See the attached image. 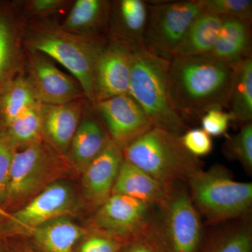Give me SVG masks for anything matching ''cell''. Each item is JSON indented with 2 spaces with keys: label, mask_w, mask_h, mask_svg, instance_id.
<instances>
[{
  "label": "cell",
  "mask_w": 252,
  "mask_h": 252,
  "mask_svg": "<svg viewBox=\"0 0 252 252\" xmlns=\"http://www.w3.org/2000/svg\"><path fill=\"white\" fill-rule=\"evenodd\" d=\"M234 71L212 56L170 59L169 91L179 115L187 122L212 108H228Z\"/></svg>",
  "instance_id": "6da1fadb"
},
{
  "label": "cell",
  "mask_w": 252,
  "mask_h": 252,
  "mask_svg": "<svg viewBox=\"0 0 252 252\" xmlns=\"http://www.w3.org/2000/svg\"><path fill=\"white\" fill-rule=\"evenodd\" d=\"M108 41L107 36L74 34L49 20L27 21L24 39L26 49L46 55L65 67L93 107L96 65Z\"/></svg>",
  "instance_id": "7a4b0ae2"
},
{
  "label": "cell",
  "mask_w": 252,
  "mask_h": 252,
  "mask_svg": "<svg viewBox=\"0 0 252 252\" xmlns=\"http://www.w3.org/2000/svg\"><path fill=\"white\" fill-rule=\"evenodd\" d=\"M131 48L133 55L128 94L142 107L154 127L183 135L188 126L170 98V61L153 54L144 45Z\"/></svg>",
  "instance_id": "3957f363"
},
{
  "label": "cell",
  "mask_w": 252,
  "mask_h": 252,
  "mask_svg": "<svg viewBox=\"0 0 252 252\" xmlns=\"http://www.w3.org/2000/svg\"><path fill=\"white\" fill-rule=\"evenodd\" d=\"M74 175L67 157L56 152L44 140L17 149L1 209L7 213L16 211L49 185Z\"/></svg>",
  "instance_id": "277c9868"
},
{
  "label": "cell",
  "mask_w": 252,
  "mask_h": 252,
  "mask_svg": "<svg viewBox=\"0 0 252 252\" xmlns=\"http://www.w3.org/2000/svg\"><path fill=\"white\" fill-rule=\"evenodd\" d=\"M124 158L165 187L187 182L201 169L198 158L182 145L180 136L153 127L122 149Z\"/></svg>",
  "instance_id": "5b68a950"
},
{
  "label": "cell",
  "mask_w": 252,
  "mask_h": 252,
  "mask_svg": "<svg viewBox=\"0 0 252 252\" xmlns=\"http://www.w3.org/2000/svg\"><path fill=\"white\" fill-rule=\"evenodd\" d=\"M187 182L194 206L210 223L245 217L251 210L252 184L233 180L223 167L200 169Z\"/></svg>",
  "instance_id": "8992f818"
},
{
  "label": "cell",
  "mask_w": 252,
  "mask_h": 252,
  "mask_svg": "<svg viewBox=\"0 0 252 252\" xmlns=\"http://www.w3.org/2000/svg\"><path fill=\"white\" fill-rule=\"evenodd\" d=\"M157 211L151 234L160 252H198L204 239L201 217L180 183L172 186Z\"/></svg>",
  "instance_id": "52a82bcc"
},
{
  "label": "cell",
  "mask_w": 252,
  "mask_h": 252,
  "mask_svg": "<svg viewBox=\"0 0 252 252\" xmlns=\"http://www.w3.org/2000/svg\"><path fill=\"white\" fill-rule=\"evenodd\" d=\"M84 210L80 195L67 180L54 182L16 211L0 220V246L11 238H27L50 220L75 217Z\"/></svg>",
  "instance_id": "ba28073f"
},
{
  "label": "cell",
  "mask_w": 252,
  "mask_h": 252,
  "mask_svg": "<svg viewBox=\"0 0 252 252\" xmlns=\"http://www.w3.org/2000/svg\"><path fill=\"white\" fill-rule=\"evenodd\" d=\"M203 12L197 0L159 1L149 5L144 46L170 61L189 28Z\"/></svg>",
  "instance_id": "9c48e42d"
},
{
  "label": "cell",
  "mask_w": 252,
  "mask_h": 252,
  "mask_svg": "<svg viewBox=\"0 0 252 252\" xmlns=\"http://www.w3.org/2000/svg\"><path fill=\"white\" fill-rule=\"evenodd\" d=\"M157 208L127 195L112 194L93 212L86 226L131 241L151 231Z\"/></svg>",
  "instance_id": "30bf717a"
},
{
  "label": "cell",
  "mask_w": 252,
  "mask_h": 252,
  "mask_svg": "<svg viewBox=\"0 0 252 252\" xmlns=\"http://www.w3.org/2000/svg\"><path fill=\"white\" fill-rule=\"evenodd\" d=\"M24 74L41 104H65L86 99L78 81L60 70L52 60L40 52L26 49Z\"/></svg>",
  "instance_id": "8fae6325"
},
{
  "label": "cell",
  "mask_w": 252,
  "mask_h": 252,
  "mask_svg": "<svg viewBox=\"0 0 252 252\" xmlns=\"http://www.w3.org/2000/svg\"><path fill=\"white\" fill-rule=\"evenodd\" d=\"M26 24L17 1L0 0V94L24 73Z\"/></svg>",
  "instance_id": "7c38bea8"
},
{
  "label": "cell",
  "mask_w": 252,
  "mask_h": 252,
  "mask_svg": "<svg viewBox=\"0 0 252 252\" xmlns=\"http://www.w3.org/2000/svg\"><path fill=\"white\" fill-rule=\"evenodd\" d=\"M111 139L124 149L154 126L142 107L128 94L94 104Z\"/></svg>",
  "instance_id": "4fadbf2b"
},
{
  "label": "cell",
  "mask_w": 252,
  "mask_h": 252,
  "mask_svg": "<svg viewBox=\"0 0 252 252\" xmlns=\"http://www.w3.org/2000/svg\"><path fill=\"white\" fill-rule=\"evenodd\" d=\"M123 160L122 149L111 140L82 172L79 193L84 210L93 213L111 196Z\"/></svg>",
  "instance_id": "5bb4252c"
},
{
  "label": "cell",
  "mask_w": 252,
  "mask_h": 252,
  "mask_svg": "<svg viewBox=\"0 0 252 252\" xmlns=\"http://www.w3.org/2000/svg\"><path fill=\"white\" fill-rule=\"evenodd\" d=\"M132 49L130 46L109 40L99 56L94 76V104L128 94Z\"/></svg>",
  "instance_id": "9a60e30c"
},
{
  "label": "cell",
  "mask_w": 252,
  "mask_h": 252,
  "mask_svg": "<svg viewBox=\"0 0 252 252\" xmlns=\"http://www.w3.org/2000/svg\"><path fill=\"white\" fill-rule=\"evenodd\" d=\"M85 100L78 99L60 104H41L44 140L62 155H67L80 124L85 111Z\"/></svg>",
  "instance_id": "2e32d148"
},
{
  "label": "cell",
  "mask_w": 252,
  "mask_h": 252,
  "mask_svg": "<svg viewBox=\"0 0 252 252\" xmlns=\"http://www.w3.org/2000/svg\"><path fill=\"white\" fill-rule=\"evenodd\" d=\"M149 4L142 0L111 1L107 27L108 40L130 46L144 45Z\"/></svg>",
  "instance_id": "e0dca14e"
},
{
  "label": "cell",
  "mask_w": 252,
  "mask_h": 252,
  "mask_svg": "<svg viewBox=\"0 0 252 252\" xmlns=\"http://www.w3.org/2000/svg\"><path fill=\"white\" fill-rule=\"evenodd\" d=\"M101 121L94 116L81 119L66 155L76 175L80 176L112 140Z\"/></svg>",
  "instance_id": "ac0fdd59"
},
{
  "label": "cell",
  "mask_w": 252,
  "mask_h": 252,
  "mask_svg": "<svg viewBox=\"0 0 252 252\" xmlns=\"http://www.w3.org/2000/svg\"><path fill=\"white\" fill-rule=\"evenodd\" d=\"M87 231L72 217H64L38 227L24 240L36 252H74Z\"/></svg>",
  "instance_id": "d6986e66"
},
{
  "label": "cell",
  "mask_w": 252,
  "mask_h": 252,
  "mask_svg": "<svg viewBox=\"0 0 252 252\" xmlns=\"http://www.w3.org/2000/svg\"><path fill=\"white\" fill-rule=\"evenodd\" d=\"M170 188L124 158L112 194L127 195L158 207L166 198Z\"/></svg>",
  "instance_id": "ffe728a7"
},
{
  "label": "cell",
  "mask_w": 252,
  "mask_h": 252,
  "mask_svg": "<svg viewBox=\"0 0 252 252\" xmlns=\"http://www.w3.org/2000/svg\"><path fill=\"white\" fill-rule=\"evenodd\" d=\"M252 22L223 18L220 34L210 56L235 67L252 57Z\"/></svg>",
  "instance_id": "44dd1931"
},
{
  "label": "cell",
  "mask_w": 252,
  "mask_h": 252,
  "mask_svg": "<svg viewBox=\"0 0 252 252\" xmlns=\"http://www.w3.org/2000/svg\"><path fill=\"white\" fill-rule=\"evenodd\" d=\"M110 4L105 0H77L60 26L81 35L107 36Z\"/></svg>",
  "instance_id": "7402d4cb"
},
{
  "label": "cell",
  "mask_w": 252,
  "mask_h": 252,
  "mask_svg": "<svg viewBox=\"0 0 252 252\" xmlns=\"http://www.w3.org/2000/svg\"><path fill=\"white\" fill-rule=\"evenodd\" d=\"M221 25V18L203 11L189 28L173 57L210 56L216 44Z\"/></svg>",
  "instance_id": "603a6c76"
},
{
  "label": "cell",
  "mask_w": 252,
  "mask_h": 252,
  "mask_svg": "<svg viewBox=\"0 0 252 252\" xmlns=\"http://www.w3.org/2000/svg\"><path fill=\"white\" fill-rule=\"evenodd\" d=\"M234 121L242 125L252 120V59L235 67L228 108Z\"/></svg>",
  "instance_id": "cb8c5ba5"
},
{
  "label": "cell",
  "mask_w": 252,
  "mask_h": 252,
  "mask_svg": "<svg viewBox=\"0 0 252 252\" xmlns=\"http://www.w3.org/2000/svg\"><path fill=\"white\" fill-rule=\"evenodd\" d=\"M38 102L24 73L18 76L0 94V128L9 126L18 116Z\"/></svg>",
  "instance_id": "d4e9b609"
},
{
  "label": "cell",
  "mask_w": 252,
  "mask_h": 252,
  "mask_svg": "<svg viewBox=\"0 0 252 252\" xmlns=\"http://www.w3.org/2000/svg\"><path fill=\"white\" fill-rule=\"evenodd\" d=\"M252 232L248 223H235L204 237L198 252H252Z\"/></svg>",
  "instance_id": "484cf974"
},
{
  "label": "cell",
  "mask_w": 252,
  "mask_h": 252,
  "mask_svg": "<svg viewBox=\"0 0 252 252\" xmlns=\"http://www.w3.org/2000/svg\"><path fill=\"white\" fill-rule=\"evenodd\" d=\"M0 131L16 150L44 140L41 103L28 109Z\"/></svg>",
  "instance_id": "4316f807"
},
{
  "label": "cell",
  "mask_w": 252,
  "mask_h": 252,
  "mask_svg": "<svg viewBox=\"0 0 252 252\" xmlns=\"http://www.w3.org/2000/svg\"><path fill=\"white\" fill-rule=\"evenodd\" d=\"M204 11L223 18L252 22L251 0H197Z\"/></svg>",
  "instance_id": "83f0119b"
},
{
  "label": "cell",
  "mask_w": 252,
  "mask_h": 252,
  "mask_svg": "<svg viewBox=\"0 0 252 252\" xmlns=\"http://www.w3.org/2000/svg\"><path fill=\"white\" fill-rule=\"evenodd\" d=\"M87 228V233L81 239L74 252H120L130 242L102 230Z\"/></svg>",
  "instance_id": "f1b7e54d"
},
{
  "label": "cell",
  "mask_w": 252,
  "mask_h": 252,
  "mask_svg": "<svg viewBox=\"0 0 252 252\" xmlns=\"http://www.w3.org/2000/svg\"><path fill=\"white\" fill-rule=\"evenodd\" d=\"M227 155L236 159L245 170H252V122L242 126L238 133L232 136L225 144Z\"/></svg>",
  "instance_id": "f546056e"
},
{
  "label": "cell",
  "mask_w": 252,
  "mask_h": 252,
  "mask_svg": "<svg viewBox=\"0 0 252 252\" xmlns=\"http://www.w3.org/2000/svg\"><path fill=\"white\" fill-rule=\"evenodd\" d=\"M18 6L27 21H45L47 18L67 7L65 0H28L17 1Z\"/></svg>",
  "instance_id": "4dcf8cb0"
},
{
  "label": "cell",
  "mask_w": 252,
  "mask_h": 252,
  "mask_svg": "<svg viewBox=\"0 0 252 252\" xmlns=\"http://www.w3.org/2000/svg\"><path fill=\"white\" fill-rule=\"evenodd\" d=\"M182 145L194 157H201L211 153L213 149L212 137L202 128H193L186 131L180 136Z\"/></svg>",
  "instance_id": "1f68e13d"
},
{
  "label": "cell",
  "mask_w": 252,
  "mask_h": 252,
  "mask_svg": "<svg viewBox=\"0 0 252 252\" xmlns=\"http://www.w3.org/2000/svg\"><path fill=\"white\" fill-rule=\"evenodd\" d=\"M231 121H234L229 112L223 108H212L203 114L200 119L201 128L210 137H218L228 130Z\"/></svg>",
  "instance_id": "d6a6232c"
},
{
  "label": "cell",
  "mask_w": 252,
  "mask_h": 252,
  "mask_svg": "<svg viewBox=\"0 0 252 252\" xmlns=\"http://www.w3.org/2000/svg\"><path fill=\"white\" fill-rule=\"evenodd\" d=\"M15 152L16 149L10 143L4 134L0 131V207L4 203L6 195Z\"/></svg>",
  "instance_id": "836d02e7"
},
{
  "label": "cell",
  "mask_w": 252,
  "mask_h": 252,
  "mask_svg": "<svg viewBox=\"0 0 252 252\" xmlns=\"http://www.w3.org/2000/svg\"><path fill=\"white\" fill-rule=\"evenodd\" d=\"M120 252H161L151 231L148 234L128 242Z\"/></svg>",
  "instance_id": "e575fe53"
},
{
  "label": "cell",
  "mask_w": 252,
  "mask_h": 252,
  "mask_svg": "<svg viewBox=\"0 0 252 252\" xmlns=\"http://www.w3.org/2000/svg\"><path fill=\"white\" fill-rule=\"evenodd\" d=\"M1 249L5 252H36L23 239L11 238L4 240Z\"/></svg>",
  "instance_id": "d590c367"
},
{
  "label": "cell",
  "mask_w": 252,
  "mask_h": 252,
  "mask_svg": "<svg viewBox=\"0 0 252 252\" xmlns=\"http://www.w3.org/2000/svg\"><path fill=\"white\" fill-rule=\"evenodd\" d=\"M5 252L3 251V252Z\"/></svg>",
  "instance_id": "8d00e7d4"
},
{
  "label": "cell",
  "mask_w": 252,
  "mask_h": 252,
  "mask_svg": "<svg viewBox=\"0 0 252 252\" xmlns=\"http://www.w3.org/2000/svg\"><path fill=\"white\" fill-rule=\"evenodd\" d=\"M0 249H1V247H0Z\"/></svg>",
  "instance_id": "74e56055"
}]
</instances>
